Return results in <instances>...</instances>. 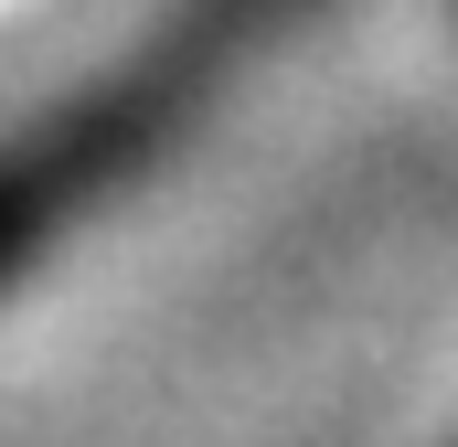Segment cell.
<instances>
[{"label":"cell","mask_w":458,"mask_h":447,"mask_svg":"<svg viewBox=\"0 0 458 447\" xmlns=\"http://www.w3.org/2000/svg\"><path fill=\"white\" fill-rule=\"evenodd\" d=\"M21 11H32V0H0V21H21Z\"/></svg>","instance_id":"6da1fadb"}]
</instances>
